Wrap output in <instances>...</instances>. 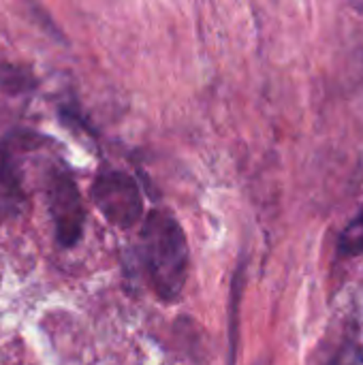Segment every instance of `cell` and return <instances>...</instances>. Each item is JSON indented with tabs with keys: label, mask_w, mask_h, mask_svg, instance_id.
I'll use <instances>...</instances> for the list:
<instances>
[{
	"label": "cell",
	"mask_w": 363,
	"mask_h": 365,
	"mask_svg": "<svg viewBox=\"0 0 363 365\" xmlns=\"http://www.w3.org/2000/svg\"><path fill=\"white\" fill-rule=\"evenodd\" d=\"M141 259L154 293L175 302L188 278V242L180 222L167 212H152L141 229Z\"/></svg>",
	"instance_id": "1"
},
{
	"label": "cell",
	"mask_w": 363,
	"mask_h": 365,
	"mask_svg": "<svg viewBox=\"0 0 363 365\" xmlns=\"http://www.w3.org/2000/svg\"><path fill=\"white\" fill-rule=\"evenodd\" d=\"M92 201L98 212L118 229H131L139 222L143 201L137 182L120 169L105 167L92 184Z\"/></svg>",
	"instance_id": "2"
},
{
	"label": "cell",
	"mask_w": 363,
	"mask_h": 365,
	"mask_svg": "<svg viewBox=\"0 0 363 365\" xmlns=\"http://www.w3.org/2000/svg\"><path fill=\"white\" fill-rule=\"evenodd\" d=\"M47 199L56 242L62 248L77 246L86 227V205L75 180L66 171H53L47 186Z\"/></svg>",
	"instance_id": "3"
},
{
	"label": "cell",
	"mask_w": 363,
	"mask_h": 365,
	"mask_svg": "<svg viewBox=\"0 0 363 365\" xmlns=\"http://www.w3.org/2000/svg\"><path fill=\"white\" fill-rule=\"evenodd\" d=\"M242 289H244V265H240V269L233 276V284H231V299H229V365L235 364V355H237V327H240V299H242Z\"/></svg>",
	"instance_id": "4"
},
{
	"label": "cell",
	"mask_w": 363,
	"mask_h": 365,
	"mask_svg": "<svg viewBox=\"0 0 363 365\" xmlns=\"http://www.w3.org/2000/svg\"><path fill=\"white\" fill-rule=\"evenodd\" d=\"M363 252V212L353 218L347 229L340 233L338 240V255L340 257H357Z\"/></svg>",
	"instance_id": "5"
}]
</instances>
